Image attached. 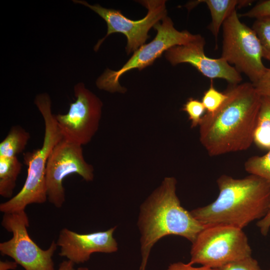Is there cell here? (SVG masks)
I'll return each instance as SVG.
<instances>
[{
  "instance_id": "f1b7e54d",
  "label": "cell",
  "mask_w": 270,
  "mask_h": 270,
  "mask_svg": "<svg viewBox=\"0 0 270 270\" xmlns=\"http://www.w3.org/2000/svg\"><path fill=\"white\" fill-rule=\"evenodd\" d=\"M73 270H88V269L86 267H80L76 269H74Z\"/></svg>"
},
{
  "instance_id": "5bb4252c",
  "label": "cell",
  "mask_w": 270,
  "mask_h": 270,
  "mask_svg": "<svg viewBox=\"0 0 270 270\" xmlns=\"http://www.w3.org/2000/svg\"><path fill=\"white\" fill-rule=\"evenodd\" d=\"M252 2V0H202L195 3L204 2L208 7L211 16V22L208 28L214 36L216 44L220 28L227 18L236 8L246 6Z\"/></svg>"
},
{
  "instance_id": "30bf717a",
  "label": "cell",
  "mask_w": 270,
  "mask_h": 270,
  "mask_svg": "<svg viewBox=\"0 0 270 270\" xmlns=\"http://www.w3.org/2000/svg\"><path fill=\"white\" fill-rule=\"evenodd\" d=\"M73 2L88 7L102 17L107 24L106 34L98 41L94 48L95 51L98 50L100 44L109 35L120 32L126 38V50L127 54L134 52L145 44L146 41L149 38L148 32L150 28L167 16L166 1L164 0L140 1L142 5L147 8L148 12L145 17L138 20L128 18L120 10L104 8L98 4L90 5L84 0Z\"/></svg>"
},
{
  "instance_id": "7c38bea8",
  "label": "cell",
  "mask_w": 270,
  "mask_h": 270,
  "mask_svg": "<svg viewBox=\"0 0 270 270\" xmlns=\"http://www.w3.org/2000/svg\"><path fill=\"white\" fill-rule=\"evenodd\" d=\"M204 38L200 35L190 43L172 47L165 52L166 58L173 66L188 63L204 76L226 80L230 84H240L241 74L222 58L208 57L204 53Z\"/></svg>"
},
{
  "instance_id": "484cf974",
  "label": "cell",
  "mask_w": 270,
  "mask_h": 270,
  "mask_svg": "<svg viewBox=\"0 0 270 270\" xmlns=\"http://www.w3.org/2000/svg\"><path fill=\"white\" fill-rule=\"evenodd\" d=\"M256 225L263 236H266L268 234L270 229V204L266 214L258 221Z\"/></svg>"
},
{
  "instance_id": "83f0119b",
  "label": "cell",
  "mask_w": 270,
  "mask_h": 270,
  "mask_svg": "<svg viewBox=\"0 0 270 270\" xmlns=\"http://www.w3.org/2000/svg\"><path fill=\"white\" fill-rule=\"evenodd\" d=\"M74 264L70 260H64L59 266L58 270H73Z\"/></svg>"
},
{
  "instance_id": "603a6c76",
  "label": "cell",
  "mask_w": 270,
  "mask_h": 270,
  "mask_svg": "<svg viewBox=\"0 0 270 270\" xmlns=\"http://www.w3.org/2000/svg\"><path fill=\"white\" fill-rule=\"evenodd\" d=\"M256 19L270 16V0H263L258 2L248 12L238 15Z\"/></svg>"
},
{
  "instance_id": "3957f363",
  "label": "cell",
  "mask_w": 270,
  "mask_h": 270,
  "mask_svg": "<svg viewBox=\"0 0 270 270\" xmlns=\"http://www.w3.org/2000/svg\"><path fill=\"white\" fill-rule=\"evenodd\" d=\"M176 184L175 178H166L140 207L138 226L142 260L139 270H146L151 250L162 238L176 235L192 243L206 227L181 206Z\"/></svg>"
},
{
  "instance_id": "4316f807",
  "label": "cell",
  "mask_w": 270,
  "mask_h": 270,
  "mask_svg": "<svg viewBox=\"0 0 270 270\" xmlns=\"http://www.w3.org/2000/svg\"><path fill=\"white\" fill-rule=\"evenodd\" d=\"M18 264L16 262H0V270H14L17 267Z\"/></svg>"
},
{
  "instance_id": "277c9868",
  "label": "cell",
  "mask_w": 270,
  "mask_h": 270,
  "mask_svg": "<svg viewBox=\"0 0 270 270\" xmlns=\"http://www.w3.org/2000/svg\"><path fill=\"white\" fill-rule=\"evenodd\" d=\"M34 103L41 113L44 124V134L42 147L24 154L28 174L20 190L14 196L0 204V211L11 213L24 210L32 204H41L48 200L46 182V166L48 158L56 144L62 138L52 114L51 100L46 93L39 94Z\"/></svg>"
},
{
  "instance_id": "f546056e",
  "label": "cell",
  "mask_w": 270,
  "mask_h": 270,
  "mask_svg": "<svg viewBox=\"0 0 270 270\" xmlns=\"http://www.w3.org/2000/svg\"></svg>"
},
{
  "instance_id": "d6986e66",
  "label": "cell",
  "mask_w": 270,
  "mask_h": 270,
  "mask_svg": "<svg viewBox=\"0 0 270 270\" xmlns=\"http://www.w3.org/2000/svg\"><path fill=\"white\" fill-rule=\"evenodd\" d=\"M252 28L260 43L262 57L270 62V16L256 19Z\"/></svg>"
},
{
  "instance_id": "9a60e30c",
  "label": "cell",
  "mask_w": 270,
  "mask_h": 270,
  "mask_svg": "<svg viewBox=\"0 0 270 270\" xmlns=\"http://www.w3.org/2000/svg\"><path fill=\"white\" fill-rule=\"evenodd\" d=\"M22 164L17 156L0 157V195L12 198Z\"/></svg>"
},
{
  "instance_id": "8fae6325",
  "label": "cell",
  "mask_w": 270,
  "mask_h": 270,
  "mask_svg": "<svg viewBox=\"0 0 270 270\" xmlns=\"http://www.w3.org/2000/svg\"><path fill=\"white\" fill-rule=\"evenodd\" d=\"M75 102L66 114H54L62 138L81 146L90 142L99 127L102 103L82 82L74 86Z\"/></svg>"
},
{
  "instance_id": "2e32d148",
  "label": "cell",
  "mask_w": 270,
  "mask_h": 270,
  "mask_svg": "<svg viewBox=\"0 0 270 270\" xmlns=\"http://www.w3.org/2000/svg\"><path fill=\"white\" fill-rule=\"evenodd\" d=\"M254 143L262 150H270V98L261 96L254 134Z\"/></svg>"
},
{
  "instance_id": "7a4b0ae2",
  "label": "cell",
  "mask_w": 270,
  "mask_h": 270,
  "mask_svg": "<svg viewBox=\"0 0 270 270\" xmlns=\"http://www.w3.org/2000/svg\"><path fill=\"white\" fill-rule=\"evenodd\" d=\"M216 182L219 190L216 198L190 212L203 225L243 229L266 214L270 204V184L265 180L252 174L242 178L223 174Z\"/></svg>"
},
{
  "instance_id": "8992f818",
  "label": "cell",
  "mask_w": 270,
  "mask_h": 270,
  "mask_svg": "<svg viewBox=\"0 0 270 270\" xmlns=\"http://www.w3.org/2000/svg\"><path fill=\"white\" fill-rule=\"evenodd\" d=\"M239 18L236 10L222 26L221 58L254 84L268 68L262 62V48L256 32Z\"/></svg>"
},
{
  "instance_id": "44dd1931",
  "label": "cell",
  "mask_w": 270,
  "mask_h": 270,
  "mask_svg": "<svg viewBox=\"0 0 270 270\" xmlns=\"http://www.w3.org/2000/svg\"><path fill=\"white\" fill-rule=\"evenodd\" d=\"M182 110L188 114V118L191 121L192 128L199 126L206 111L202 101L192 98L188 100L184 105Z\"/></svg>"
},
{
  "instance_id": "9c48e42d",
  "label": "cell",
  "mask_w": 270,
  "mask_h": 270,
  "mask_svg": "<svg viewBox=\"0 0 270 270\" xmlns=\"http://www.w3.org/2000/svg\"><path fill=\"white\" fill-rule=\"evenodd\" d=\"M93 166L84 160L82 146L63 138L54 146L48 159L46 182L48 200L56 208L65 201L62 185L67 176L76 174L87 182L94 178Z\"/></svg>"
},
{
  "instance_id": "e0dca14e",
  "label": "cell",
  "mask_w": 270,
  "mask_h": 270,
  "mask_svg": "<svg viewBox=\"0 0 270 270\" xmlns=\"http://www.w3.org/2000/svg\"><path fill=\"white\" fill-rule=\"evenodd\" d=\"M30 137V133L20 126H12L0 143V157L16 156L25 150Z\"/></svg>"
},
{
  "instance_id": "5b68a950",
  "label": "cell",
  "mask_w": 270,
  "mask_h": 270,
  "mask_svg": "<svg viewBox=\"0 0 270 270\" xmlns=\"http://www.w3.org/2000/svg\"><path fill=\"white\" fill-rule=\"evenodd\" d=\"M190 263L218 269L252 256L242 229L228 225L206 226L192 243Z\"/></svg>"
},
{
  "instance_id": "ffe728a7",
  "label": "cell",
  "mask_w": 270,
  "mask_h": 270,
  "mask_svg": "<svg viewBox=\"0 0 270 270\" xmlns=\"http://www.w3.org/2000/svg\"><path fill=\"white\" fill-rule=\"evenodd\" d=\"M227 98V94L224 92H220L214 86L211 81L209 88L204 92L202 99L206 112L213 113L216 111L223 104Z\"/></svg>"
},
{
  "instance_id": "ba28073f",
  "label": "cell",
  "mask_w": 270,
  "mask_h": 270,
  "mask_svg": "<svg viewBox=\"0 0 270 270\" xmlns=\"http://www.w3.org/2000/svg\"><path fill=\"white\" fill-rule=\"evenodd\" d=\"M2 226L12 234V238L0 243V252L14 260L26 270H54L52 256L57 244L53 240L46 250L42 249L29 236L28 216L25 210L4 213Z\"/></svg>"
},
{
  "instance_id": "52a82bcc",
  "label": "cell",
  "mask_w": 270,
  "mask_h": 270,
  "mask_svg": "<svg viewBox=\"0 0 270 270\" xmlns=\"http://www.w3.org/2000/svg\"><path fill=\"white\" fill-rule=\"evenodd\" d=\"M153 28L157 31L150 42L144 44L134 52L131 58L117 71L106 69L97 80V86L111 92H124L126 89L119 83L120 77L134 68L142 70L151 65L163 52L176 46L185 45L197 39L200 34H193L188 30L178 31L167 16Z\"/></svg>"
},
{
  "instance_id": "4fadbf2b",
  "label": "cell",
  "mask_w": 270,
  "mask_h": 270,
  "mask_svg": "<svg viewBox=\"0 0 270 270\" xmlns=\"http://www.w3.org/2000/svg\"><path fill=\"white\" fill-rule=\"evenodd\" d=\"M116 226L105 231L80 234L67 228L59 233L56 244L60 247L59 255L66 257L74 264L87 262L92 254H110L118 249V243L113 236Z\"/></svg>"
},
{
  "instance_id": "6da1fadb",
  "label": "cell",
  "mask_w": 270,
  "mask_h": 270,
  "mask_svg": "<svg viewBox=\"0 0 270 270\" xmlns=\"http://www.w3.org/2000/svg\"><path fill=\"white\" fill-rule=\"evenodd\" d=\"M230 85L222 106L206 112L198 126L200 142L211 156L245 150L254 142L261 96L252 82Z\"/></svg>"
},
{
  "instance_id": "d4e9b609",
  "label": "cell",
  "mask_w": 270,
  "mask_h": 270,
  "mask_svg": "<svg viewBox=\"0 0 270 270\" xmlns=\"http://www.w3.org/2000/svg\"><path fill=\"white\" fill-rule=\"evenodd\" d=\"M166 270H218V269L212 268L204 266L195 267L190 262L184 263L182 262H176L171 264Z\"/></svg>"
},
{
  "instance_id": "cb8c5ba5",
  "label": "cell",
  "mask_w": 270,
  "mask_h": 270,
  "mask_svg": "<svg viewBox=\"0 0 270 270\" xmlns=\"http://www.w3.org/2000/svg\"><path fill=\"white\" fill-rule=\"evenodd\" d=\"M252 84L260 96L270 98V68H268L262 76Z\"/></svg>"
},
{
  "instance_id": "ac0fdd59",
  "label": "cell",
  "mask_w": 270,
  "mask_h": 270,
  "mask_svg": "<svg viewBox=\"0 0 270 270\" xmlns=\"http://www.w3.org/2000/svg\"><path fill=\"white\" fill-rule=\"evenodd\" d=\"M244 166L250 174L258 176L270 184V150L264 156L250 158Z\"/></svg>"
},
{
  "instance_id": "7402d4cb",
  "label": "cell",
  "mask_w": 270,
  "mask_h": 270,
  "mask_svg": "<svg viewBox=\"0 0 270 270\" xmlns=\"http://www.w3.org/2000/svg\"><path fill=\"white\" fill-rule=\"evenodd\" d=\"M218 270H262L257 260L252 256L229 263Z\"/></svg>"
}]
</instances>
